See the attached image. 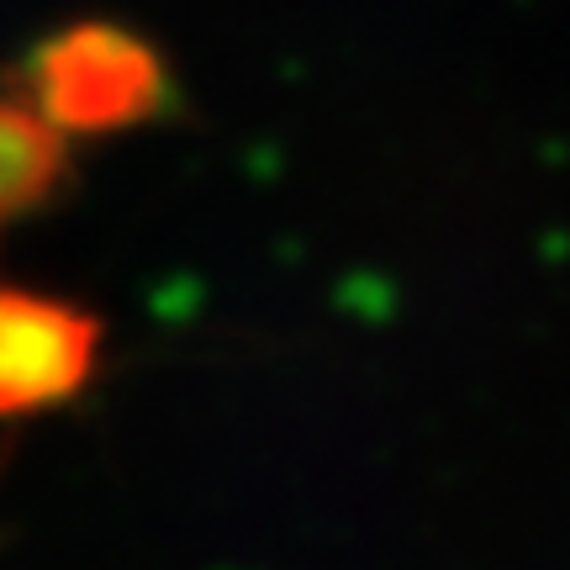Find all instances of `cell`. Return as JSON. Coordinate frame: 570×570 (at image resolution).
I'll list each match as a JSON object with an SVG mask.
<instances>
[{
	"label": "cell",
	"mask_w": 570,
	"mask_h": 570,
	"mask_svg": "<svg viewBox=\"0 0 570 570\" xmlns=\"http://www.w3.org/2000/svg\"><path fill=\"white\" fill-rule=\"evenodd\" d=\"M17 96L38 106L63 138H111L175 111V75L154 42L122 21H63L17 63Z\"/></svg>",
	"instance_id": "obj_1"
},
{
	"label": "cell",
	"mask_w": 570,
	"mask_h": 570,
	"mask_svg": "<svg viewBox=\"0 0 570 570\" xmlns=\"http://www.w3.org/2000/svg\"><path fill=\"white\" fill-rule=\"evenodd\" d=\"M106 354L101 312L0 281V423L59 412L96 386Z\"/></svg>",
	"instance_id": "obj_2"
},
{
	"label": "cell",
	"mask_w": 570,
	"mask_h": 570,
	"mask_svg": "<svg viewBox=\"0 0 570 570\" xmlns=\"http://www.w3.org/2000/svg\"><path fill=\"white\" fill-rule=\"evenodd\" d=\"M69 190H75L69 138L27 96L0 90V238L53 212Z\"/></svg>",
	"instance_id": "obj_3"
}]
</instances>
